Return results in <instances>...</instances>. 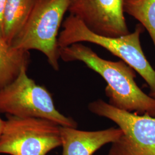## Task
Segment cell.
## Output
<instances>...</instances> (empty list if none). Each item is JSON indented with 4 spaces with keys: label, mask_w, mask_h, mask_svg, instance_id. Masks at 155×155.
<instances>
[{
    "label": "cell",
    "mask_w": 155,
    "mask_h": 155,
    "mask_svg": "<svg viewBox=\"0 0 155 155\" xmlns=\"http://www.w3.org/2000/svg\"><path fill=\"white\" fill-rule=\"evenodd\" d=\"M59 54L64 61H82L99 74L107 84L105 93L111 105L130 113L155 117V98L140 89L135 82L136 71L125 62L102 59L81 43L59 48Z\"/></svg>",
    "instance_id": "1"
},
{
    "label": "cell",
    "mask_w": 155,
    "mask_h": 155,
    "mask_svg": "<svg viewBox=\"0 0 155 155\" xmlns=\"http://www.w3.org/2000/svg\"><path fill=\"white\" fill-rule=\"evenodd\" d=\"M63 28L58 39L59 48L81 42L104 47L138 72L150 87V96L155 98V70L141 48L140 35L144 31L141 24H137L133 32L127 35L106 37L93 32L77 17L70 15L63 22Z\"/></svg>",
    "instance_id": "2"
},
{
    "label": "cell",
    "mask_w": 155,
    "mask_h": 155,
    "mask_svg": "<svg viewBox=\"0 0 155 155\" xmlns=\"http://www.w3.org/2000/svg\"><path fill=\"white\" fill-rule=\"evenodd\" d=\"M70 0H36L33 9L11 45L15 49L42 52L55 70L59 69V30Z\"/></svg>",
    "instance_id": "3"
},
{
    "label": "cell",
    "mask_w": 155,
    "mask_h": 155,
    "mask_svg": "<svg viewBox=\"0 0 155 155\" xmlns=\"http://www.w3.org/2000/svg\"><path fill=\"white\" fill-rule=\"evenodd\" d=\"M24 67L18 77L0 90V113L21 118L48 120L63 127L77 128V123L56 109L52 95L28 77Z\"/></svg>",
    "instance_id": "4"
},
{
    "label": "cell",
    "mask_w": 155,
    "mask_h": 155,
    "mask_svg": "<svg viewBox=\"0 0 155 155\" xmlns=\"http://www.w3.org/2000/svg\"><path fill=\"white\" fill-rule=\"evenodd\" d=\"M61 127L43 118L9 116L0 137V153L46 155L61 146Z\"/></svg>",
    "instance_id": "5"
},
{
    "label": "cell",
    "mask_w": 155,
    "mask_h": 155,
    "mask_svg": "<svg viewBox=\"0 0 155 155\" xmlns=\"http://www.w3.org/2000/svg\"><path fill=\"white\" fill-rule=\"evenodd\" d=\"M88 108L122 130V136L112 143L108 155H155V117L122 110L102 100L91 102Z\"/></svg>",
    "instance_id": "6"
},
{
    "label": "cell",
    "mask_w": 155,
    "mask_h": 155,
    "mask_svg": "<svg viewBox=\"0 0 155 155\" xmlns=\"http://www.w3.org/2000/svg\"><path fill=\"white\" fill-rule=\"evenodd\" d=\"M124 4V0H70L68 11L94 33L120 37L130 33Z\"/></svg>",
    "instance_id": "7"
},
{
    "label": "cell",
    "mask_w": 155,
    "mask_h": 155,
    "mask_svg": "<svg viewBox=\"0 0 155 155\" xmlns=\"http://www.w3.org/2000/svg\"><path fill=\"white\" fill-rule=\"evenodd\" d=\"M122 134L120 128L83 131L61 127L62 155H93L102 147L116 141Z\"/></svg>",
    "instance_id": "8"
},
{
    "label": "cell",
    "mask_w": 155,
    "mask_h": 155,
    "mask_svg": "<svg viewBox=\"0 0 155 155\" xmlns=\"http://www.w3.org/2000/svg\"><path fill=\"white\" fill-rule=\"evenodd\" d=\"M29 61V51L15 49L0 37V90L13 82Z\"/></svg>",
    "instance_id": "9"
},
{
    "label": "cell",
    "mask_w": 155,
    "mask_h": 155,
    "mask_svg": "<svg viewBox=\"0 0 155 155\" xmlns=\"http://www.w3.org/2000/svg\"><path fill=\"white\" fill-rule=\"evenodd\" d=\"M36 0H7L3 20V39L11 45L33 9Z\"/></svg>",
    "instance_id": "10"
},
{
    "label": "cell",
    "mask_w": 155,
    "mask_h": 155,
    "mask_svg": "<svg viewBox=\"0 0 155 155\" xmlns=\"http://www.w3.org/2000/svg\"><path fill=\"white\" fill-rule=\"evenodd\" d=\"M124 10L147 30L155 47V0H124Z\"/></svg>",
    "instance_id": "11"
},
{
    "label": "cell",
    "mask_w": 155,
    "mask_h": 155,
    "mask_svg": "<svg viewBox=\"0 0 155 155\" xmlns=\"http://www.w3.org/2000/svg\"><path fill=\"white\" fill-rule=\"evenodd\" d=\"M6 2L7 0H0V37L2 38H3V20Z\"/></svg>",
    "instance_id": "12"
},
{
    "label": "cell",
    "mask_w": 155,
    "mask_h": 155,
    "mask_svg": "<svg viewBox=\"0 0 155 155\" xmlns=\"http://www.w3.org/2000/svg\"><path fill=\"white\" fill-rule=\"evenodd\" d=\"M5 125V120H3L1 117H0V137L1 136V134L2 133L4 127Z\"/></svg>",
    "instance_id": "13"
}]
</instances>
